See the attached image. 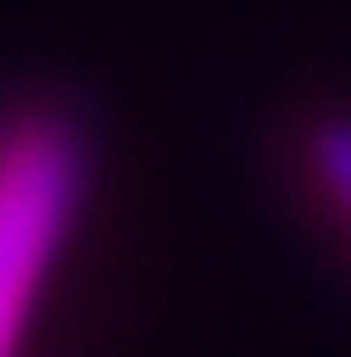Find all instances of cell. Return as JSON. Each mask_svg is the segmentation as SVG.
Returning <instances> with one entry per match:
<instances>
[{
	"label": "cell",
	"mask_w": 351,
	"mask_h": 357,
	"mask_svg": "<svg viewBox=\"0 0 351 357\" xmlns=\"http://www.w3.org/2000/svg\"><path fill=\"white\" fill-rule=\"evenodd\" d=\"M311 167H317V178H322V190L351 213V121L317 127V139H311Z\"/></svg>",
	"instance_id": "2"
},
{
	"label": "cell",
	"mask_w": 351,
	"mask_h": 357,
	"mask_svg": "<svg viewBox=\"0 0 351 357\" xmlns=\"http://www.w3.org/2000/svg\"><path fill=\"white\" fill-rule=\"evenodd\" d=\"M75 208V144L52 121H17L0 132V357H12L17 328L47 259Z\"/></svg>",
	"instance_id": "1"
}]
</instances>
